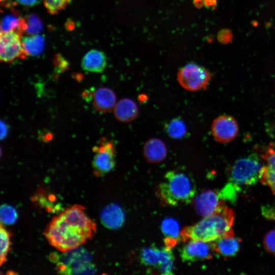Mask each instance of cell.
<instances>
[{
  "mask_svg": "<svg viewBox=\"0 0 275 275\" xmlns=\"http://www.w3.org/2000/svg\"><path fill=\"white\" fill-rule=\"evenodd\" d=\"M85 208L74 205L54 217L45 229L49 244L66 252L84 244L96 231V225L85 213Z\"/></svg>",
  "mask_w": 275,
  "mask_h": 275,
  "instance_id": "cell-1",
  "label": "cell"
},
{
  "mask_svg": "<svg viewBox=\"0 0 275 275\" xmlns=\"http://www.w3.org/2000/svg\"><path fill=\"white\" fill-rule=\"evenodd\" d=\"M233 210L225 206L219 211L205 217L197 224L184 228L180 232L183 242L189 240L212 242L233 231Z\"/></svg>",
  "mask_w": 275,
  "mask_h": 275,
  "instance_id": "cell-2",
  "label": "cell"
},
{
  "mask_svg": "<svg viewBox=\"0 0 275 275\" xmlns=\"http://www.w3.org/2000/svg\"><path fill=\"white\" fill-rule=\"evenodd\" d=\"M165 180L159 185L162 201L167 205L187 204L193 200L196 192L195 183L187 174L170 171L164 176Z\"/></svg>",
  "mask_w": 275,
  "mask_h": 275,
  "instance_id": "cell-3",
  "label": "cell"
},
{
  "mask_svg": "<svg viewBox=\"0 0 275 275\" xmlns=\"http://www.w3.org/2000/svg\"><path fill=\"white\" fill-rule=\"evenodd\" d=\"M263 167L255 154L241 158L228 169V179L238 186L254 185L260 179Z\"/></svg>",
  "mask_w": 275,
  "mask_h": 275,
  "instance_id": "cell-4",
  "label": "cell"
},
{
  "mask_svg": "<svg viewBox=\"0 0 275 275\" xmlns=\"http://www.w3.org/2000/svg\"><path fill=\"white\" fill-rule=\"evenodd\" d=\"M61 261L57 264L59 273L65 274H90L96 272L95 265L91 262V255L82 248L64 252Z\"/></svg>",
  "mask_w": 275,
  "mask_h": 275,
  "instance_id": "cell-5",
  "label": "cell"
},
{
  "mask_svg": "<svg viewBox=\"0 0 275 275\" xmlns=\"http://www.w3.org/2000/svg\"><path fill=\"white\" fill-rule=\"evenodd\" d=\"M175 257L171 250L154 245L144 248L141 252L142 264L163 275L173 274Z\"/></svg>",
  "mask_w": 275,
  "mask_h": 275,
  "instance_id": "cell-6",
  "label": "cell"
},
{
  "mask_svg": "<svg viewBox=\"0 0 275 275\" xmlns=\"http://www.w3.org/2000/svg\"><path fill=\"white\" fill-rule=\"evenodd\" d=\"M177 76L179 84L183 88L196 92L207 88L211 75L205 68L191 62L181 67Z\"/></svg>",
  "mask_w": 275,
  "mask_h": 275,
  "instance_id": "cell-7",
  "label": "cell"
},
{
  "mask_svg": "<svg viewBox=\"0 0 275 275\" xmlns=\"http://www.w3.org/2000/svg\"><path fill=\"white\" fill-rule=\"evenodd\" d=\"M95 153L92 161L94 174L102 176L113 170L116 165V148L113 142L102 138L98 145L94 146Z\"/></svg>",
  "mask_w": 275,
  "mask_h": 275,
  "instance_id": "cell-8",
  "label": "cell"
},
{
  "mask_svg": "<svg viewBox=\"0 0 275 275\" xmlns=\"http://www.w3.org/2000/svg\"><path fill=\"white\" fill-rule=\"evenodd\" d=\"M16 31L1 32L0 59L5 63H11L16 59H25L27 56L22 46L21 36Z\"/></svg>",
  "mask_w": 275,
  "mask_h": 275,
  "instance_id": "cell-9",
  "label": "cell"
},
{
  "mask_svg": "<svg viewBox=\"0 0 275 275\" xmlns=\"http://www.w3.org/2000/svg\"><path fill=\"white\" fill-rule=\"evenodd\" d=\"M225 200L221 198L219 193L211 189L203 190L193 200L196 212L205 217L219 211L225 207Z\"/></svg>",
  "mask_w": 275,
  "mask_h": 275,
  "instance_id": "cell-10",
  "label": "cell"
},
{
  "mask_svg": "<svg viewBox=\"0 0 275 275\" xmlns=\"http://www.w3.org/2000/svg\"><path fill=\"white\" fill-rule=\"evenodd\" d=\"M190 240L180 251L183 262H195L211 259L214 252L211 242Z\"/></svg>",
  "mask_w": 275,
  "mask_h": 275,
  "instance_id": "cell-11",
  "label": "cell"
},
{
  "mask_svg": "<svg viewBox=\"0 0 275 275\" xmlns=\"http://www.w3.org/2000/svg\"><path fill=\"white\" fill-rule=\"evenodd\" d=\"M238 126L235 119L229 116H221L212 122L211 132L214 138L220 143H228L237 135Z\"/></svg>",
  "mask_w": 275,
  "mask_h": 275,
  "instance_id": "cell-12",
  "label": "cell"
},
{
  "mask_svg": "<svg viewBox=\"0 0 275 275\" xmlns=\"http://www.w3.org/2000/svg\"><path fill=\"white\" fill-rule=\"evenodd\" d=\"M241 239L235 237L233 231L212 241L214 252L224 257H232L239 252Z\"/></svg>",
  "mask_w": 275,
  "mask_h": 275,
  "instance_id": "cell-13",
  "label": "cell"
},
{
  "mask_svg": "<svg viewBox=\"0 0 275 275\" xmlns=\"http://www.w3.org/2000/svg\"><path fill=\"white\" fill-rule=\"evenodd\" d=\"M102 224L110 229H118L121 227L125 221V214L122 208L117 204L107 205L100 213Z\"/></svg>",
  "mask_w": 275,
  "mask_h": 275,
  "instance_id": "cell-14",
  "label": "cell"
},
{
  "mask_svg": "<svg viewBox=\"0 0 275 275\" xmlns=\"http://www.w3.org/2000/svg\"><path fill=\"white\" fill-rule=\"evenodd\" d=\"M143 153L147 161L158 163L162 161L167 154L166 144L158 138H151L145 143Z\"/></svg>",
  "mask_w": 275,
  "mask_h": 275,
  "instance_id": "cell-15",
  "label": "cell"
},
{
  "mask_svg": "<svg viewBox=\"0 0 275 275\" xmlns=\"http://www.w3.org/2000/svg\"><path fill=\"white\" fill-rule=\"evenodd\" d=\"M92 100L95 108L102 113L111 111L116 104V96L111 89L99 88L94 91Z\"/></svg>",
  "mask_w": 275,
  "mask_h": 275,
  "instance_id": "cell-16",
  "label": "cell"
},
{
  "mask_svg": "<svg viewBox=\"0 0 275 275\" xmlns=\"http://www.w3.org/2000/svg\"><path fill=\"white\" fill-rule=\"evenodd\" d=\"M107 65V59L105 53L97 49L89 51L81 61L82 68L87 71L101 73Z\"/></svg>",
  "mask_w": 275,
  "mask_h": 275,
  "instance_id": "cell-17",
  "label": "cell"
},
{
  "mask_svg": "<svg viewBox=\"0 0 275 275\" xmlns=\"http://www.w3.org/2000/svg\"><path fill=\"white\" fill-rule=\"evenodd\" d=\"M114 115L116 119L122 122H130L136 119L139 108L132 99L124 98L120 100L114 107Z\"/></svg>",
  "mask_w": 275,
  "mask_h": 275,
  "instance_id": "cell-18",
  "label": "cell"
},
{
  "mask_svg": "<svg viewBox=\"0 0 275 275\" xmlns=\"http://www.w3.org/2000/svg\"><path fill=\"white\" fill-rule=\"evenodd\" d=\"M21 41L27 56L39 55L44 48V38L40 35L35 34L25 36L21 39Z\"/></svg>",
  "mask_w": 275,
  "mask_h": 275,
  "instance_id": "cell-19",
  "label": "cell"
},
{
  "mask_svg": "<svg viewBox=\"0 0 275 275\" xmlns=\"http://www.w3.org/2000/svg\"><path fill=\"white\" fill-rule=\"evenodd\" d=\"M26 29V19L18 17L16 14L7 15L1 21V32L2 33L16 31L22 34L25 32Z\"/></svg>",
  "mask_w": 275,
  "mask_h": 275,
  "instance_id": "cell-20",
  "label": "cell"
},
{
  "mask_svg": "<svg viewBox=\"0 0 275 275\" xmlns=\"http://www.w3.org/2000/svg\"><path fill=\"white\" fill-rule=\"evenodd\" d=\"M167 134L171 138L179 139L187 133V128L184 122L179 118L172 119L164 125Z\"/></svg>",
  "mask_w": 275,
  "mask_h": 275,
  "instance_id": "cell-21",
  "label": "cell"
},
{
  "mask_svg": "<svg viewBox=\"0 0 275 275\" xmlns=\"http://www.w3.org/2000/svg\"><path fill=\"white\" fill-rule=\"evenodd\" d=\"M161 230L166 238L175 239L178 241L181 239L178 223L173 218H167L161 224Z\"/></svg>",
  "mask_w": 275,
  "mask_h": 275,
  "instance_id": "cell-22",
  "label": "cell"
},
{
  "mask_svg": "<svg viewBox=\"0 0 275 275\" xmlns=\"http://www.w3.org/2000/svg\"><path fill=\"white\" fill-rule=\"evenodd\" d=\"M0 265H2L6 261L11 245L10 234L4 227L2 223L1 224L0 226Z\"/></svg>",
  "mask_w": 275,
  "mask_h": 275,
  "instance_id": "cell-23",
  "label": "cell"
},
{
  "mask_svg": "<svg viewBox=\"0 0 275 275\" xmlns=\"http://www.w3.org/2000/svg\"><path fill=\"white\" fill-rule=\"evenodd\" d=\"M18 218L16 210L12 206L3 204L0 209L1 222L6 225L14 224Z\"/></svg>",
  "mask_w": 275,
  "mask_h": 275,
  "instance_id": "cell-24",
  "label": "cell"
},
{
  "mask_svg": "<svg viewBox=\"0 0 275 275\" xmlns=\"http://www.w3.org/2000/svg\"><path fill=\"white\" fill-rule=\"evenodd\" d=\"M260 179L261 183L269 186L273 194L275 195V169L267 166L263 167Z\"/></svg>",
  "mask_w": 275,
  "mask_h": 275,
  "instance_id": "cell-25",
  "label": "cell"
},
{
  "mask_svg": "<svg viewBox=\"0 0 275 275\" xmlns=\"http://www.w3.org/2000/svg\"><path fill=\"white\" fill-rule=\"evenodd\" d=\"M71 1V0H43V3L48 12L55 15L65 9Z\"/></svg>",
  "mask_w": 275,
  "mask_h": 275,
  "instance_id": "cell-26",
  "label": "cell"
},
{
  "mask_svg": "<svg viewBox=\"0 0 275 275\" xmlns=\"http://www.w3.org/2000/svg\"><path fill=\"white\" fill-rule=\"evenodd\" d=\"M27 29L25 31L30 35H35L39 33L42 28L40 19L36 15H30L26 19Z\"/></svg>",
  "mask_w": 275,
  "mask_h": 275,
  "instance_id": "cell-27",
  "label": "cell"
},
{
  "mask_svg": "<svg viewBox=\"0 0 275 275\" xmlns=\"http://www.w3.org/2000/svg\"><path fill=\"white\" fill-rule=\"evenodd\" d=\"M264 246L269 253L275 255V230L268 232L263 241Z\"/></svg>",
  "mask_w": 275,
  "mask_h": 275,
  "instance_id": "cell-28",
  "label": "cell"
},
{
  "mask_svg": "<svg viewBox=\"0 0 275 275\" xmlns=\"http://www.w3.org/2000/svg\"><path fill=\"white\" fill-rule=\"evenodd\" d=\"M263 159L267 163V166L275 169V145L271 144L265 151L262 155Z\"/></svg>",
  "mask_w": 275,
  "mask_h": 275,
  "instance_id": "cell-29",
  "label": "cell"
},
{
  "mask_svg": "<svg viewBox=\"0 0 275 275\" xmlns=\"http://www.w3.org/2000/svg\"><path fill=\"white\" fill-rule=\"evenodd\" d=\"M232 37V32L228 29L221 30L217 34V39L219 42L223 44H227L230 42Z\"/></svg>",
  "mask_w": 275,
  "mask_h": 275,
  "instance_id": "cell-30",
  "label": "cell"
},
{
  "mask_svg": "<svg viewBox=\"0 0 275 275\" xmlns=\"http://www.w3.org/2000/svg\"><path fill=\"white\" fill-rule=\"evenodd\" d=\"M54 64L57 68V73H61L68 67V62L61 56H57L54 60Z\"/></svg>",
  "mask_w": 275,
  "mask_h": 275,
  "instance_id": "cell-31",
  "label": "cell"
},
{
  "mask_svg": "<svg viewBox=\"0 0 275 275\" xmlns=\"http://www.w3.org/2000/svg\"><path fill=\"white\" fill-rule=\"evenodd\" d=\"M8 132V126L7 124L3 121H1V139H5Z\"/></svg>",
  "mask_w": 275,
  "mask_h": 275,
  "instance_id": "cell-32",
  "label": "cell"
},
{
  "mask_svg": "<svg viewBox=\"0 0 275 275\" xmlns=\"http://www.w3.org/2000/svg\"><path fill=\"white\" fill-rule=\"evenodd\" d=\"M19 4L25 6H33L37 4L39 0H16Z\"/></svg>",
  "mask_w": 275,
  "mask_h": 275,
  "instance_id": "cell-33",
  "label": "cell"
},
{
  "mask_svg": "<svg viewBox=\"0 0 275 275\" xmlns=\"http://www.w3.org/2000/svg\"><path fill=\"white\" fill-rule=\"evenodd\" d=\"M94 90L93 88H90L89 90H86L82 93V97L86 101H89L92 99L93 95L94 92Z\"/></svg>",
  "mask_w": 275,
  "mask_h": 275,
  "instance_id": "cell-34",
  "label": "cell"
},
{
  "mask_svg": "<svg viewBox=\"0 0 275 275\" xmlns=\"http://www.w3.org/2000/svg\"><path fill=\"white\" fill-rule=\"evenodd\" d=\"M40 136L41 139L44 142L49 141L52 139V134L50 132H42Z\"/></svg>",
  "mask_w": 275,
  "mask_h": 275,
  "instance_id": "cell-35",
  "label": "cell"
},
{
  "mask_svg": "<svg viewBox=\"0 0 275 275\" xmlns=\"http://www.w3.org/2000/svg\"><path fill=\"white\" fill-rule=\"evenodd\" d=\"M194 3L195 4L196 6L201 8L204 3H203L202 0H194Z\"/></svg>",
  "mask_w": 275,
  "mask_h": 275,
  "instance_id": "cell-36",
  "label": "cell"
},
{
  "mask_svg": "<svg viewBox=\"0 0 275 275\" xmlns=\"http://www.w3.org/2000/svg\"><path fill=\"white\" fill-rule=\"evenodd\" d=\"M3 1H5V0H1V2H2Z\"/></svg>",
  "mask_w": 275,
  "mask_h": 275,
  "instance_id": "cell-37",
  "label": "cell"
}]
</instances>
